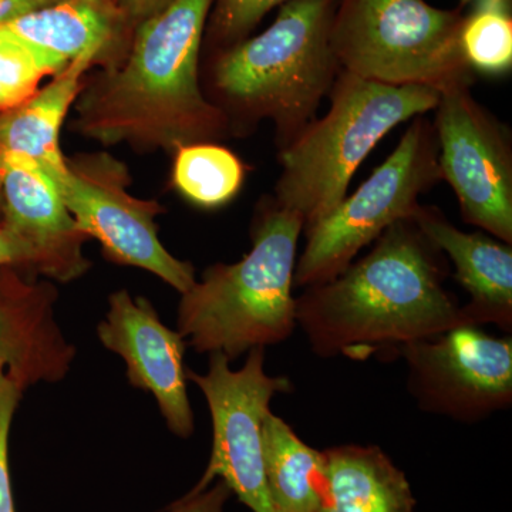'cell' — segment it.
I'll return each instance as SVG.
<instances>
[{
	"instance_id": "cell-1",
	"label": "cell",
	"mask_w": 512,
	"mask_h": 512,
	"mask_svg": "<svg viewBox=\"0 0 512 512\" xmlns=\"http://www.w3.org/2000/svg\"><path fill=\"white\" fill-rule=\"evenodd\" d=\"M446 255L413 220L399 221L372 251L296 298V325L322 359L396 355L406 343L470 325L447 291Z\"/></svg>"
},
{
	"instance_id": "cell-2",
	"label": "cell",
	"mask_w": 512,
	"mask_h": 512,
	"mask_svg": "<svg viewBox=\"0 0 512 512\" xmlns=\"http://www.w3.org/2000/svg\"><path fill=\"white\" fill-rule=\"evenodd\" d=\"M214 0H173L138 23L127 59L77 97V130L103 146L175 151L215 143L231 123L200 84V50Z\"/></svg>"
},
{
	"instance_id": "cell-3",
	"label": "cell",
	"mask_w": 512,
	"mask_h": 512,
	"mask_svg": "<svg viewBox=\"0 0 512 512\" xmlns=\"http://www.w3.org/2000/svg\"><path fill=\"white\" fill-rule=\"evenodd\" d=\"M303 222L274 197L259 202L251 251L235 264H215L181 295L178 332L200 355L229 362L255 348L279 345L296 329V252Z\"/></svg>"
},
{
	"instance_id": "cell-4",
	"label": "cell",
	"mask_w": 512,
	"mask_h": 512,
	"mask_svg": "<svg viewBox=\"0 0 512 512\" xmlns=\"http://www.w3.org/2000/svg\"><path fill=\"white\" fill-rule=\"evenodd\" d=\"M338 3L289 0L265 32L218 56L212 87L229 123L274 121L281 150L316 119L342 72L330 46Z\"/></svg>"
},
{
	"instance_id": "cell-5",
	"label": "cell",
	"mask_w": 512,
	"mask_h": 512,
	"mask_svg": "<svg viewBox=\"0 0 512 512\" xmlns=\"http://www.w3.org/2000/svg\"><path fill=\"white\" fill-rule=\"evenodd\" d=\"M441 93L423 86H389L340 72L330 109L279 150L282 173L275 201L295 212L303 232L348 195L357 168L393 128L436 109Z\"/></svg>"
},
{
	"instance_id": "cell-6",
	"label": "cell",
	"mask_w": 512,
	"mask_h": 512,
	"mask_svg": "<svg viewBox=\"0 0 512 512\" xmlns=\"http://www.w3.org/2000/svg\"><path fill=\"white\" fill-rule=\"evenodd\" d=\"M463 16L424 0H339L330 46L340 70L389 86L470 89Z\"/></svg>"
},
{
	"instance_id": "cell-7",
	"label": "cell",
	"mask_w": 512,
	"mask_h": 512,
	"mask_svg": "<svg viewBox=\"0 0 512 512\" xmlns=\"http://www.w3.org/2000/svg\"><path fill=\"white\" fill-rule=\"evenodd\" d=\"M441 181L439 144L431 121L416 117L396 150L338 207L305 232L293 286L309 288L342 274L387 228L412 220L420 197Z\"/></svg>"
},
{
	"instance_id": "cell-8",
	"label": "cell",
	"mask_w": 512,
	"mask_h": 512,
	"mask_svg": "<svg viewBox=\"0 0 512 512\" xmlns=\"http://www.w3.org/2000/svg\"><path fill=\"white\" fill-rule=\"evenodd\" d=\"M222 353H211L204 375L187 370V379L204 394L212 420V450L204 474L188 494L211 487L215 478L252 512H272L266 490L262 426L272 399L289 393L292 382L265 370V348L249 350L245 365L232 370Z\"/></svg>"
},
{
	"instance_id": "cell-9",
	"label": "cell",
	"mask_w": 512,
	"mask_h": 512,
	"mask_svg": "<svg viewBox=\"0 0 512 512\" xmlns=\"http://www.w3.org/2000/svg\"><path fill=\"white\" fill-rule=\"evenodd\" d=\"M55 183L77 227L100 242L111 262L144 269L180 295L197 282L194 266L171 255L158 238L161 205L128 192L126 164L104 151L66 157V171Z\"/></svg>"
},
{
	"instance_id": "cell-10",
	"label": "cell",
	"mask_w": 512,
	"mask_h": 512,
	"mask_svg": "<svg viewBox=\"0 0 512 512\" xmlns=\"http://www.w3.org/2000/svg\"><path fill=\"white\" fill-rule=\"evenodd\" d=\"M407 365V390L424 413L458 423L487 420L512 404V338L463 325L397 352Z\"/></svg>"
},
{
	"instance_id": "cell-11",
	"label": "cell",
	"mask_w": 512,
	"mask_h": 512,
	"mask_svg": "<svg viewBox=\"0 0 512 512\" xmlns=\"http://www.w3.org/2000/svg\"><path fill=\"white\" fill-rule=\"evenodd\" d=\"M434 119L441 181L456 194L461 217L512 244V150L508 128L470 89L441 93Z\"/></svg>"
},
{
	"instance_id": "cell-12",
	"label": "cell",
	"mask_w": 512,
	"mask_h": 512,
	"mask_svg": "<svg viewBox=\"0 0 512 512\" xmlns=\"http://www.w3.org/2000/svg\"><path fill=\"white\" fill-rule=\"evenodd\" d=\"M97 336L126 363L128 383L153 394L168 430L181 439L192 436L194 413L184 366L187 342L161 322L153 303L143 296L133 298L126 289L111 293Z\"/></svg>"
},
{
	"instance_id": "cell-13",
	"label": "cell",
	"mask_w": 512,
	"mask_h": 512,
	"mask_svg": "<svg viewBox=\"0 0 512 512\" xmlns=\"http://www.w3.org/2000/svg\"><path fill=\"white\" fill-rule=\"evenodd\" d=\"M0 224L30 249L33 271L72 282L89 271L86 235L67 210L59 187L29 158L0 153Z\"/></svg>"
},
{
	"instance_id": "cell-14",
	"label": "cell",
	"mask_w": 512,
	"mask_h": 512,
	"mask_svg": "<svg viewBox=\"0 0 512 512\" xmlns=\"http://www.w3.org/2000/svg\"><path fill=\"white\" fill-rule=\"evenodd\" d=\"M0 268V373L23 390L69 375L76 348L55 316L57 291L50 282L30 284Z\"/></svg>"
},
{
	"instance_id": "cell-15",
	"label": "cell",
	"mask_w": 512,
	"mask_h": 512,
	"mask_svg": "<svg viewBox=\"0 0 512 512\" xmlns=\"http://www.w3.org/2000/svg\"><path fill=\"white\" fill-rule=\"evenodd\" d=\"M420 231L450 258L456 279L470 296L463 305L467 322L512 330V248L481 234L461 231L436 208L423 207L412 218Z\"/></svg>"
},
{
	"instance_id": "cell-16",
	"label": "cell",
	"mask_w": 512,
	"mask_h": 512,
	"mask_svg": "<svg viewBox=\"0 0 512 512\" xmlns=\"http://www.w3.org/2000/svg\"><path fill=\"white\" fill-rule=\"evenodd\" d=\"M127 20L109 0H59L6 25L23 42L66 69L79 59H107Z\"/></svg>"
},
{
	"instance_id": "cell-17",
	"label": "cell",
	"mask_w": 512,
	"mask_h": 512,
	"mask_svg": "<svg viewBox=\"0 0 512 512\" xmlns=\"http://www.w3.org/2000/svg\"><path fill=\"white\" fill-rule=\"evenodd\" d=\"M93 64L86 57L74 60L25 103L0 113V153L35 161L53 181L62 177L66 156L60 148V131L82 92L84 74Z\"/></svg>"
},
{
	"instance_id": "cell-18",
	"label": "cell",
	"mask_w": 512,
	"mask_h": 512,
	"mask_svg": "<svg viewBox=\"0 0 512 512\" xmlns=\"http://www.w3.org/2000/svg\"><path fill=\"white\" fill-rule=\"evenodd\" d=\"M326 494L322 512H416L404 471L382 448L343 444L323 451Z\"/></svg>"
},
{
	"instance_id": "cell-19",
	"label": "cell",
	"mask_w": 512,
	"mask_h": 512,
	"mask_svg": "<svg viewBox=\"0 0 512 512\" xmlns=\"http://www.w3.org/2000/svg\"><path fill=\"white\" fill-rule=\"evenodd\" d=\"M262 446L272 512H322L326 494L323 451L308 446L272 412L266 414L262 426Z\"/></svg>"
},
{
	"instance_id": "cell-20",
	"label": "cell",
	"mask_w": 512,
	"mask_h": 512,
	"mask_svg": "<svg viewBox=\"0 0 512 512\" xmlns=\"http://www.w3.org/2000/svg\"><path fill=\"white\" fill-rule=\"evenodd\" d=\"M247 167L217 143H195L175 151L173 184L191 204L214 210L237 197Z\"/></svg>"
},
{
	"instance_id": "cell-21",
	"label": "cell",
	"mask_w": 512,
	"mask_h": 512,
	"mask_svg": "<svg viewBox=\"0 0 512 512\" xmlns=\"http://www.w3.org/2000/svg\"><path fill=\"white\" fill-rule=\"evenodd\" d=\"M460 45L474 73L503 76L512 67L511 0H477L463 18Z\"/></svg>"
},
{
	"instance_id": "cell-22",
	"label": "cell",
	"mask_w": 512,
	"mask_h": 512,
	"mask_svg": "<svg viewBox=\"0 0 512 512\" xmlns=\"http://www.w3.org/2000/svg\"><path fill=\"white\" fill-rule=\"evenodd\" d=\"M62 70L6 26H0V113L25 103L46 76H56Z\"/></svg>"
},
{
	"instance_id": "cell-23",
	"label": "cell",
	"mask_w": 512,
	"mask_h": 512,
	"mask_svg": "<svg viewBox=\"0 0 512 512\" xmlns=\"http://www.w3.org/2000/svg\"><path fill=\"white\" fill-rule=\"evenodd\" d=\"M289 0H214L212 33L225 46H234L261 22L266 13Z\"/></svg>"
},
{
	"instance_id": "cell-24",
	"label": "cell",
	"mask_w": 512,
	"mask_h": 512,
	"mask_svg": "<svg viewBox=\"0 0 512 512\" xmlns=\"http://www.w3.org/2000/svg\"><path fill=\"white\" fill-rule=\"evenodd\" d=\"M23 392L8 373H0V512H16L9 476V434Z\"/></svg>"
},
{
	"instance_id": "cell-25",
	"label": "cell",
	"mask_w": 512,
	"mask_h": 512,
	"mask_svg": "<svg viewBox=\"0 0 512 512\" xmlns=\"http://www.w3.org/2000/svg\"><path fill=\"white\" fill-rule=\"evenodd\" d=\"M231 495L228 485L218 480L202 493L185 494L165 512H224Z\"/></svg>"
},
{
	"instance_id": "cell-26",
	"label": "cell",
	"mask_w": 512,
	"mask_h": 512,
	"mask_svg": "<svg viewBox=\"0 0 512 512\" xmlns=\"http://www.w3.org/2000/svg\"><path fill=\"white\" fill-rule=\"evenodd\" d=\"M25 266L33 269V255L30 249L8 229L0 224V268Z\"/></svg>"
},
{
	"instance_id": "cell-27",
	"label": "cell",
	"mask_w": 512,
	"mask_h": 512,
	"mask_svg": "<svg viewBox=\"0 0 512 512\" xmlns=\"http://www.w3.org/2000/svg\"><path fill=\"white\" fill-rule=\"evenodd\" d=\"M127 22L138 23L167 8L173 0H114Z\"/></svg>"
},
{
	"instance_id": "cell-28",
	"label": "cell",
	"mask_w": 512,
	"mask_h": 512,
	"mask_svg": "<svg viewBox=\"0 0 512 512\" xmlns=\"http://www.w3.org/2000/svg\"><path fill=\"white\" fill-rule=\"evenodd\" d=\"M56 2L59 0H0V26L9 25L26 13Z\"/></svg>"
},
{
	"instance_id": "cell-29",
	"label": "cell",
	"mask_w": 512,
	"mask_h": 512,
	"mask_svg": "<svg viewBox=\"0 0 512 512\" xmlns=\"http://www.w3.org/2000/svg\"><path fill=\"white\" fill-rule=\"evenodd\" d=\"M461 5H468V3L477 2V0H460Z\"/></svg>"
},
{
	"instance_id": "cell-30",
	"label": "cell",
	"mask_w": 512,
	"mask_h": 512,
	"mask_svg": "<svg viewBox=\"0 0 512 512\" xmlns=\"http://www.w3.org/2000/svg\"><path fill=\"white\" fill-rule=\"evenodd\" d=\"M109 2H114V0H109ZM114 3H116V2H114Z\"/></svg>"
}]
</instances>
